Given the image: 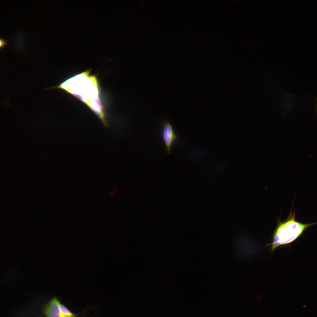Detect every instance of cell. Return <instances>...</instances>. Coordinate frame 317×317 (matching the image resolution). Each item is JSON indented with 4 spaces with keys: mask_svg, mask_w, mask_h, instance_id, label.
<instances>
[{
    "mask_svg": "<svg viewBox=\"0 0 317 317\" xmlns=\"http://www.w3.org/2000/svg\"><path fill=\"white\" fill-rule=\"evenodd\" d=\"M317 222L303 224L295 220L294 217L279 224L276 229L271 244L273 251L281 245L288 244L297 239L308 227Z\"/></svg>",
    "mask_w": 317,
    "mask_h": 317,
    "instance_id": "1",
    "label": "cell"
},
{
    "mask_svg": "<svg viewBox=\"0 0 317 317\" xmlns=\"http://www.w3.org/2000/svg\"><path fill=\"white\" fill-rule=\"evenodd\" d=\"M162 138L165 144L167 154L171 153V149L174 142L178 139L173 126L169 120L165 118L163 122Z\"/></svg>",
    "mask_w": 317,
    "mask_h": 317,
    "instance_id": "2",
    "label": "cell"
},
{
    "mask_svg": "<svg viewBox=\"0 0 317 317\" xmlns=\"http://www.w3.org/2000/svg\"><path fill=\"white\" fill-rule=\"evenodd\" d=\"M59 301L56 298L53 299L49 303L45 310L47 317H62Z\"/></svg>",
    "mask_w": 317,
    "mask_h": 317,
    "instance_id": "3",
    "label": "cell"
},
{
    "mask_svg": "<svg viewBox=\"0 0 317 317\" xmlns=\"http://www.w3.org/2000/svg\"><path fill=\"white\" fill-rule=\"evenodd\" d=\"M60 312L63 315H67L72 317L74 315L70 311L63 305L60 303Z\"/></svg>",
    "mask_w": 317,
    "mask_h": 317,
    "instance_id": "4",
    "label": "cell"
},
{
    "mask_svg": "<svg viewBox=\"0 0 317 317\" xmlns=\"http://www.w3.org/2000/svg\"><path fill=\"white\" fill-rule=\"evenodd\" d=\"M7 44L6 41L2 38H1L0 39V50H1L3 47L6 45Z\"/></svg>",
    "mask_w": 317,
    "mask_h": 317,
    "instance_id": "5",
    "label": "cell"
},
{
    "mask_svg": "<svg viewBox=\"0 0 317 317\" xmlns=\"http://www.w3.org/2000/svg\"><path fill=\"white\" fill-rule=\"evenodd\" d=\"M62 317H72V316L67 315H62Z\"/></svg>",
    "mask_w": 317,
    "mask_h": 317,
    "instance_id": "6",
    "label": "cell"
},
{
    "mask_svg": "<svg viewBox=\"0 0 317 317\" xmlns=\"http://www.w3.org/2000/svg\"><path fill=\"white\" fill-rule=\"evenodd\" d=\"M316 100H317V98L316 99Z\"/></svg>",
    "mask_w": 317,
    "mask_h": 317,
    "instance_id": "7",
    "label": "cell"
}]
</instances>
